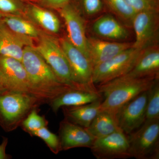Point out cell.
<instances>
[{
  "mask_svg": "<svg viewBox=\"0 0 159 159\" xmlns=\"http://www.w3.org/2000/svg\"><path fill=\"white\" fill-rule=\"evenodd\" d=\"M21 62L34 96L43 103H50L60 94L74 88L60 82L50 66L33 46L25 47Z\"/></svg>",
  "mask_w": 159,
  "mask_h": 159,
  "instance_id": "cell-1",
  "label": "cell"
},
{
  "mask_svg": "<svg viewBox=\"0 0 159 159\" xmlns=\"http://www.w3.org/2000/svg\"><path fill=\"white\" fill-rule=\"evenodd\" d=\"M158 79L123 76L97 85V90L104 97L101 103V111L116 115L122 106L142 92L148 90Z\"/></svg>",
  "mask_w": 159,
  "mask_h": 159,
  "instance_id": "cell-2",
  "label": "cell"
},
{
  "mask_svg": "<svg viewBox=\"0 0 159 159\" xmlns=\"http://www.w3.org/2000/svg\"><path fill=\"white\" fill-rule=\"evenodd\" d=\"M43 104L35 96L27 93L6 90L0 93V126L10 132L21 126L32 110Z\"/></svg>",
  "mask_w": 159,
  "mask_h": 159,
  "instance_id": "cell-3",
  "label": "cell"
},
{
  "mask_svg": "<svg viewBox=\"0 0 159 159\" xmlns=\"http://www.w3.org/2000/svg\"><path fill=\"white\" fill-rule=\"evenodd\" d=\"M129 135L128 138L131 157L159 158V119L145 120L137 131Z\"/></svg>",
  "mask_w": 159,
  "mask_h": 159,
  "instance_id": "cell-4",
  "label": "cell"
},
{
  "mask_svg": "<svg viewBox=\"0 0 159 159\" xmlns=\"http://www.w3.org/2000/svg\"><path fill=\"white\" fill-rule=\"evenodd\" d=\"M36 47L38 52L56 75L60 82L77 89L72 76L68 61L60 44L54 38L41 33Z\"/></svg>",
  "mask_w": 159,
  "mask_h": 159,
  "instance_id": "cell-5",
  "label": "cell"
},
{
  "mask_svg": "<svg viewBox=\"0 0 159 159\" xmlns=\"http://www.w3.org/2000/svg\"><path fill=\"white\" fill-rule=\"evenodd\" d=\"M60 44L68 61L76 87L80 89L98 91L92 80L93 67L89 58L71 43L67 38L61 40Z\"/></svg>",
  "mask_w": 159,
  "mask_h": 159,
  "instance_id": "cell-6",
  "label": "cell"
},
{
  "mask_svg": "<svg viewBox=\"0 0 159 159\" xmlns=\"http://www.w3.org/2000/svg\"><path fill=\"white\" fill-rule=\"evenodd\" d=\"M142 50L131 47L109 60L95 66L92 76L94 84L100 85L128 74L135 64Z\"/></svg>",
  "mask_w": 159,
  "mask_h": 159,
  "instance_id": "cell-7",
  "label": "cell"
},
{
  "mask_svg": "<svg viewBox=\"0 0 159 159\" xmlns=\"http://www.w3.org/2000/svg\"><path fill=\"white\" fill-rule=\"evenodd\" d=\"M159 12L157 10H147L136 13L132 23L136 39L132 47L142 50L158 45Z\"/></svg>",
  "mask_w": 159,
  "mask_h": 159,
  "instance_id": "cell-8",
  "label": "cell"
},
{
  "mask_svg": "<svg viewBox=\"0 0 159 159\" xmlns=\"http://www.w3.org/2000/svg\"><path fill=\"white\" fill-rule=\"evenodd\" d=\"M148 90L142 92L120 107L116 114L119 128L130 134L145 122Z\"/></svg>",
  "mask_w": 159,
  "mask_h": 159,
  "instance_id": "cell-9",
  "label": "cell"
},
{
  "mask_svg": "<svg viewBox=\"0 0 159 159\" xmlns=\"http://www.w3.org/2000/svg\"><path fill=\"white\" fill-rule=\"evenodd\" d=\"M90 148L97 159L131 157L128 137L121 129L106 136L95 139Z\"/></svg>",
  "mask_w": 159,
  "mask_h": 159,
  "instance_id": "cell-10",
  "label": "cell"
},
{
  "mask_svg": "<svg viewBox=\"0 0 159 159\" xmlns=\"http://www.w3.org/2000/svg\"><path fill=\"white\" fill-rule=\"evenodd\" d=\"M0 76L7 89L35 96L25 69L18 60L0 55Z\"/></svg>",
  "mask_w": 159,
  "mask_h": 159,
  "instance_id": "cell-11",
  "label": "cell"
},
{
  "mask_svg": "<svg viewBox=\"0 0 159 159\" xmlns=\"http://www.w3.org/2000/svg\"><path fill=\"white\" fill-rule=\"evenodd\" d=\"M58 11L65 22L68 32V39L89 58L88 38L86 36L83 21L76 7L70 2L68 5Z\"/></svg>",
  "mask_w": 159,
  "mask_h": 159,
  "instance_id": "cell-12",
  "label": "cell"
},
{
  "mask_svg": "<svg viewBox=\"0 0 159 159\" xmlns=\"http://www.w3.org/2000/svg\"><path fill=\"white\" fill-rule=\"evenodd\" d=\"M59 137L61 151L75 148H90L95 139L86 129L64 118L60 123Z\"/></svg>",
  "mask_w": 159,
  "mask_h": 159,
  "instance_id": "cell-13",
  "label": "cell"
},
{
  "mask_svg": "<svg viewBox=\"0 0 159 159\" xmlns=\"http://www.w3.org/2000/svg\"><path fill=\"white\" fill-rule=\"evenodd\" d=\"M132 44L131 43L111 42L89 38L87 48L89 58L94 67L129 48Z\"/></svg>",
  "mask_w": 159,
  "mask_h": 159,
  "instance_id": "cell-14",
  "label": "cell"
},
{
  "mask_svg": "<svg viewBox=\"0 0 159 159\" xmlns=\"http://www.w3.org/2000/svg\"><path fill=\"white\" fill-rule=\"evenodd\" d=\"M32 39L11 31L0 23V55L13 57L21 61L25 47L33 46Z\"/></svg>",
  "mask_w": 159,
  "mask_h": 159,
  "instance_id": "cell-15",
  "label": "cell"
},
{
  "mask_svg": "<svg viewBox=\"0 0 159 159\" xmlns=\"http://www.w3.org/2000/svg\"><path fill=\"white\" fill-rule=\"evenodd\" d=\"M124 76L132 78H159V49L154 46L143 49L135 64Z\"/></svg>",
  "mask_w": 159,
  "mask_h": 159,
  "instance_id": "cell-16",
  "label": "cell"
},
{
  "mask_svg": "<svg viewBox=\"0 0 159 159\" xmlns=\"http://www.w3.org/2000/svg\"><path fill=\"white\" fill-rule=\"evenodd\" d=\"M99 91L72 88L66 91L52 100L49 104L54 112L63 107L78 106L102 99Z\"/></svg>",
  "mask_w": 159,
  "mask_h": 159,
  "instance_id": "cell-17",
  "label": "cell"
},
{
  "mask_svg": "<svg viewBox=\"0 0 159 159\" xmlns=\"http://www.w3.org/2000/svg\"><path fill=\"white\" fill-rule=\"evenodd\" d=\"M102 99L78 106L61 107L65 118L84 128L88 127L97 114L101 111Z\"/></svg>",
  "mask_w": 159,
  "mask_h": 159,
  "instance_id": "cell-18",
  "label": "cell"
},
{
  "mask_svg": "<svg viewBox=\"0 0 159 159\" xmlns=\"http://www.w3.org/2000/svg\"><path fill=\"white\" fill-rule=\"evenodd\" d=\"M93 30L97 35L107 39L119 40L128 37L125 27L116 19L109 15L99 17L94 22Z\"/></svg>",
  "mask_w": 159,
  "mask_h": 159,
  "instance_id": "cell-19",
  "label": "cell"
},
{
  "mask_svg": "<svg viewBox=\"0 0 159 159\" xmlns=\"http://www.w3.org/2000/svg\"><path fill=\"white\" fill-rule=\"evenodd\" d=\"M86 129L95 139L106 136L121 129L116 115L105 111H100Z\"/></svg>",
  "mask_w": 159,
  "mask_h": 159,
  "instance_id": "cell-20",
  "label": "cell"
},
{
  "mask_svg": "<svg viewBox=\"0 0 159 159\" xmlns=\"http://www.w3.org/2000/svg\"><path fill=\"white\" fill-rule=\"evenodd\" d=\"M26 9L32 19L43 29L53 33L59 31L60 28L59 20L53 12L31 2L27 4Z\"/></svg>",
  "mask_w": 159,
  "mask_h": 159,
  "instance_id": "cell-21",
  "label": "cell"
},
{
  "mask_svg": "<svg viewBox=\"0 0 159 159\" xmlns=\"http://www.w3.org/2000/svg\"><path fill=\"white\" fill-rule=\"evenodd\" d=\"M2 21L17 34L31 38L39 37L41 32L32 23L13 14H3Z\"/></svg>",
  "mask_w": 159,
  "mask_h": 159,
  "instance_id": "cell-22",
  "label": "cell"
},
{
  "mask_svg": "<svg viewBox=\"0 0 159 159\" xmlns=\"http://www.w3.org/2000/svg\"><path fill=\"white\" fill-rule=\"evenodd\" d=\"M103 6L125 25L132 26L136 12L125 0H101Z\"/></svg>",
  "mask_w": 159,
  "mask_h": 159,
  "instance_id": "cell-23",
  "label": "cell"
},
{
  "mask_svg": "<svg viewBox=\"0 0 159 159\" xmlns=\"http://www.w3.org/2000/svg\"><path fill=\"white\" fill-rule=\"evenodd\" d=\"M159 119V82L157 80L148 90L146 120Z\"/></svg>",
  "mask_w": 159,
  "mask_h": 159,
  "instance_id": "cell-24",
  "label": "cell"
},
{
  "mask_svg": "<svg viewBox=\"0 0 159 159\" xmlns=\"http://www.w3.org/2000/svg\"><path fill=\"white\" fill-rule=\"evenodd\" d=\"M48 122L44 116L39 115L37 108L30 112L22 122L21 126L26 132L29 134L43 127L48 126Z\"/></svg>",
  "mask_w": 159,
  "mask_h": 159,
  "instance_id": "cell-25",
  "label": "cell"
},
{
  "mask_svg": "<svg viewBox=\"0 0 159 159\" xmlns=\"http://www.w3.org/2000/svg\"><path fill=\"white\" fill-rule=\"evenodd\" d=\"M31 136L38 137L46 143L53 153L57 154L61 151L59 137L51 132L47 127H43L29 134Z\"/></svg>",
  "mask_w": 159,
  "mask_h": 159,
  "instance_id": "cell-26",
  "label": "cell"
},
{
  "mask_svg": "<svg viewBox=\"0 0 159 159\" xmlns=\"http://www.w3.org/2000/svg\"><path fill=\"white\" fill-rule=\"evenodd\" d=\"M136 12L147 10L159 11V0H125Z\"/></svg>",
  "mask_w": 159,
  "mask_h": 159,
  "instance_id": "cell-27",
  "label": "cell"
},
{
  "mask_svg": "<svg viewBox=\"0 0 159 159\" xmlns=\"http://www.w3.org/2000/svg\"><path fill=\"white\" fill-rule=\"evenodd\" d=\"M24 8L22 0H0V11L4 14H18Z\"/></svg>",
  "mask_w": 159,
  "mask_h": 159,
  "instance_id": "cell-28",
  "label": "cell"
},
{
  "mask_svg": "<svg viewBox=\"0 0 159 159\" xmlns=\"http://www.w3.org/2000/svg\"><path fill=\"white\" fill-rule=\"evenodd\" d=\"M86 14L93 15L99 13L104 7L101 0H79Z\"/></svg>",
  "mask_w": 159,
  "mask_h": 159,
  "instance_id": "cell-29",
  "label": "cell"
},
{
  "mask_svg": "<svg viewBox=\"0 0 159 159\" xmlns=\"http://www.w3.org/2000/svg\"><path fill=\"white\" fill-rule=\"evenodd\" d=\"M71 0H31L33 3L38 4L39 6L52 9H61L69 4Z\"/></svg>",
  "mask_w": 159,
  "mask_h": 159,
  "instance_id": "cell-30",
  "label": "cell"
},
{
  "mask_svg": "<svg viewBox=\"0 0 159 159\" xmlns=\"http://www.w3.org/2000/svg\"><path fill=\"white\" fill-rule=\"evenodd\" d=\"M8 138L3 137L2 142L0 145V159H9L11 158V157L6 153V148L8 145Z\"/></svg>",
  "mask_w": 159,
  "mask_h": 159,
  "instance_id": "cell-31",
  "label": "cell"
},
{
  "mask_svg": "<svg viewBox=\"0 0 159 159\" xmlns=\"http://www.w3.org/2000/svg\"><path fill=\"white\" fill-rule=\"evenodd\" d=\"M7 89V88L6 87V85L4 84L0 76V93L3 92V91L6 90Z\"/></svg>",
  "mask_w": 159,
  "mask_h": 159,
  "instance_id": "cell-32",
  "label": "cell"
},
{
  "mask_svg": "<svg viewBox=\"0 0 159 159\" xmlns=\"http://www.w3.org/2000/svg\"><path fill=\"white\" fill-rule=\"evenodd\" d=\"M3 13L0 11V23L2 21V19Z\"/></svg>",
  "mask_w": 159,
  "mask_h": 159,
  "instance_id": "cell-33",
  "label": "cell"
},
{
  "mask_svg": "<svg viewBox=\"0 0 159 159\" xmlns=\"http://www.w3.org/2000/svg\"><path fill=\"white\" fill-rule=\"evenodd\" d=\"M22 1H24V0H22ZM26 1H31V0H26Z\"/></svg>",
  "mask_w": 159,
  "mask_h": 159,
  "instance_id": "cell-34",
  "label": "cell"
}]
</instances>
